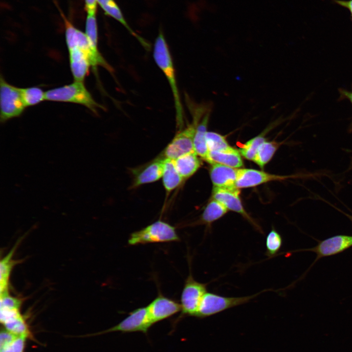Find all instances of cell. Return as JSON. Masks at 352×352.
Segmentation results:
<instances>
[{
  "label": "cell",
  "instance_id": "ac0fdd59",
  "mask_svg": "<svg viewBox=\"0 0 352 352\" xmlns=\"http://www.w3.org/2000/svg\"><path fill=\"white\" fill-rule=\"evenodd\" d=\"M164 158L153 161L147 165L135 176L133 187L154 182L162 177L164 169Z\"/></svg>",
  "mask_w": 352,
  "mask_h": 352
},
{
  "label": "cell",
  "instance_id": "ffe728a7",
  "mask_svg": "<svg viewBox=\"0 0 352 352\" xmlns=\"http://www.w3.org/2000/svg\"><path fill=\"white\" fill-rule=\"evenodd\" d=\"M198 156L195 152H192L173 159L176 170L183 179L192 176L199 168L201 163Z\"/></svg>",
  "mask_w": 352,
  "mask_h": 352
},
{
  "label": "cell",
  "instance_id": "e575fe53",
  "mask_svg": "<svg viewBox=\"0 0 352 352\" xmlns=\"http://www.w3.org/2000/svg\"><path fill=\"white\" fill-rule=\"evenodd\" d=\"M112 0H97V3L101 7L109 3Z\"/></svg>",
  "mask_w": 352,
  "mask_h": 352
},
{
  "label": "cell",
  "instance_id": "8fae6325",
  "mask_svg": "<svg viewBox=\"0 0 352 352\" xmlns=\"http://www.w3.org/2000/svg\"><path fill=\"white\" fill-rule=\"evenodd\" d=\"M70 68L75 81H84L94 62L91 55L78 47L68 49Z\"/></svg>",
  "mask_w": 352,
  "mask_h": 352
},
{
  "label": "cell",
  "instance_id": "3957f363",
  "mask_svg": "<svg viewBox=\"0 0 352 352\" xmlns=\"http://www.w3.org/2000/svg\"><path fill=\"white\" fill-rule=\"evenodd\" d=\"M180 238L176 228L158 220L142 229L132 233L128 240L131 245L150 243L178 242Z\"/></svg>",
  "mask_w": 352,
  "mask_h": 352
},
{
  "label": "cell",
  "instance_id": "ba28073f",
  "mask_svg": "<svg viewBox=\"0 0 352 352\" xmlns=\"http://www.w3.org/2000/svg\"><path fill=\"white\" fill-rule=\"evenodd\" d=\"M152 324L146 307L135 309L129 315L115 326L96 334L114 331L123 333L141 331L147 333Z\"/></svg>",
  "mask_w": 352,
  "mask_h": 352
},
{
  "label": "cell",
  "instance_id": "6da1fadb",
  "mask_svg": "<svg viewBox=\"0 0 352 352\" xmlns=\"http://www.w3.org/2000/svg\"><path fill=\"white\" fill-rule=\"evenodd\" d=\"M153 57L164 74L170 86L174 97L177 125L181 127L184 121L183 109L179 95L173 59L167 42L161 30L156 37L154 46Z\"/></svg>",
  "mask_w": 352,
  "mask_h": 352
},
{
  "label": "cell",
  "instance_id": "cb8c5ba5",
  "mask_svg": "<svg viewBox=\"0 0 352 352\" xmlns=\"http://www.w3.org/2000/svg\"><path fill=\"white\" fill-rule=\"evenodd\" d=\"M101 7L104 10L106 15H110L122 23L130 32V33L137 39V40L141 43L145 49H148L150 48L149 44L143 38L136 34L129 26L128 23L125 21L120 8L114 0H112L109 3L101 6Z\"/></svg>",
  "mask_w": 352,
  "mask_h": 352
},
{
  "label": "cell",
  "instance_id": "30bf717a",
  "mask_svg": "<svg viewBox=\"0 0 352 352\" xmlns=\"http://www.w3.org/2000/svg\"><path fill=\"white\" fill-rule=\"evenodd\" d=\"M147 308L153 325L171 317L181 310L180 304L161 293L158 294Z\"/></svg>",
  "mask_w": 352,
  "mask_h": 352
},
{
  "label": "cell",
  "instance_id": "7a4b0ae2",
  "mask_svg": "<svg viewBox=\"0 0 352 352\" xmlns=\"http://www.w3.org/2000/svg\"><path fill=\"white\" fill-rule=\"evenodd\" d=\"M45 100L82 105L94 113L103 108L94 99L83 81L74 80L70 84L45 91Z\"/></svg>",
  "mask_w": 352,
  "mask_h": 352
},
{
  "label": "cell",
  "instance_id": "f1b7e54d",
  "mask_svg": "<svg viewBox=\"0 0 352 352\" xmlns=\"http://www.w3.org/2000/svg\"><path fill=\"white\" fill-rule=\"evenodd\" d=\"M85 33L92 49L96 52L99 53L98 48V33L95 15H88Z\"/></svg>",
  "mask_w": 352,
  "mask_h": 352
},
{
  "label": "cell",
  "instance_id": "2e32d148",
  "mask_svg": "<svg viewBox=\"0 0 352 352\" xmlns=\"http://www.w3.org/2000/svg\"><path fill=\"white\" fill-rule=\"evenodd\" d=\"M238 169L220 164H213L210 169V176L215 187L234 188Z\"/></svg>",
  "mask_w": 352,
  "mask_h": 352
},
{
  "label": "cell",
  "instance_id": "484cf974",
  "mask_svg": "<svg viewBox=\"0 0 352 352\" xmlns=\"http://www.w3.org/2000/svg\"><path fill=\"white\" fill-rule=\"evenodd\" d=\"M21 91L26 107L35 106L45 100V92L38 87L21 88Z\"/></svg>",
  "mask_w": 352,
  "mask_h": 352
},
{
  "label": "cell",
  "instance_id": "836d02e7",
  "mask_svg": "<svg viewBox=\"0 0 352 352\" xmlns=\"http://www.w3.org/2000/svg\"><path fill=\"white\" fill-rule=\"evenodd\" d=\"M338 91L340 94V99H347L350 101L352 105V90H348L340 88L338 89Z\"/></svg>",
  "mask_w": 352,
  "mask_h": 352
},
{
  "label": "cell",
  "instance_id": "83f0119b",
  "mask_svg": "<svg viewBox=\"0 0 352 352\" xmlns=\"http://www.w3.org/2000/svg\"><path fill=\"white\" fill-rule=\"evenodd\" d=\"M283 244V240L281 235L272 228L268 233L265 241L266 255L272 257L278 253Z\"/></svg>",
  "mask_w": 352,
  "mask_h": 352
},
{
  "label": "cell",
  "instance_id": "5b68a950",
  "mask_svg": "<svg viewBox=\"0 0 352 352\" xmlns=\"http://www.w3.org/2000/svg\"><path fill=\"white\" fill-rule=\"evenodd\" d=\"M0 105L1 123L21 116L26 108L21 88L9 84L2 75L0 79Z\"/></svg>",
  "mask_w": 352,
  "mask_h": 352
},
{
  "label": "cell",
  "instance_id": "1f68e13d",
  "mask_svg": "<svg viewBox=\"0 0 352 352\" xmlns=\"http://www.w3.org/2000/svg\"><path fill=\"white\" fill-rule=\"evenodd\" d=\"M97 0H85V8L88 15H95Z\"/></svg>",
  "mask_w": 352,
  "mask_h": 352
},
{
  "label": "cell",
  "instance_id": "e0dca14e",
  "mask_svg": "<svg viewBox=\"0 0 352 352\" xmlns=\"http://www.w3.org/2000/svg\"><path fill=\"white\" fill-rule=\"evenodd\" d=\"M206 161L211 164H220L237 169L243 166L240 152L231 147L221 151L209 152Z\"/></svg>",
  "mask_w": 352,
  "mask_h": 352
},
{
  "label": "cell",
  "instance_id": "4fadbf2b",
  "mask_svg": "<svg viewBox=\"0 0 352 352\" xmlns=\"http://www.w3.org/2000/svg\"><path fill=\"white\" fill-rule=\"evenodd\" d=\"M212 198L220 202L228 210L241 214L255 225L243 207L240 198L239 189L214 187L212 191Z\"/></svg>",
  "mask_w": 352,
  "mask_h": 352
},
{
  "label": "cell",
  "instance_id": "f546056e",
  "mask_svg": "<svg viewBox=\"0 0 352 352\" xmlns=\"http://www.w3.org/2000/svg\"><path fill=\"white\" fill-rule=\"evenodd\" d=\"M206 137L209 152L221 151L230 147L225 137L218 133L207 132Z\"/></svg>",
  "mask_w": 352,
  "mask_h": 352
},
{
  "label": "cell",
  "instance_id": "d6a6232c",
  "mask_svg": "<svg viewBox=\"0 0 352 352\" xmlns=\"http://www.w3.org/2000/svg\"><path fill=\"white\" fill-rule=\"evenodd\" d=\"M337 4L347 8L350 11L352 17V0H332Z\"/></svg>",
  "mask_w": 352,
  "mask_h": 352
},
{
  "label": "cell",
  "instance_id": "7c38bea8",
  "mask_svg": "<svg viewBox=\"0 0 352 352\" xmlns=\"http://www.w3.org/2000/svg\"><path fill=\"white\" fill-rule=\"evenodd\" d=\"M288 176L269 174L252 169H239L235 186L237 188L254 187L268 181L285 179Z\"/></svg>",
  "mask_w": 352,
  "mask_h": 352
},
{
  "label": "cell",
  "instance_id": "7402d4cb",
  "mask_svg": "<svg viewBox=\"0 0 352 352\" xmlns=\"http://www.w3.org/2000/svg\"><path fill=\"white\" fill-rule=\"evenodd\" d=\"M162 181L167 192L175 189L183 180L178 172L173 159L164 157Z\"/></svg>",
  "mask_w": 352,
  "mask_h": 352
},
{
  "label": "cell",
  "instance_id": "d6986e66",
  "mask_svg": "<svg viewBox=\"0 0 352 352\" xmlns=\"http://www.w3.org/2000/svg\"><path fill=\"white\" fill-rule=\"evenodd\" d=\"M211 110L207 112L197 123L194 137V149L200 157L206 160L208 154L206 135Z\"/></svg>",
  "mask_w": 352,
  "mask_h": 352
},
{
  "label": "cell",
  "instance_id": "4dcf8cb0",
  "mask_svg": "<svg viewBox=\"0 0 352 352\" xmlns=\"http://www.w3.org/2000/svg\"><path fill=\"white\" fill-rule=\"evenodd\" d=\"M27 337L18 335L12 341L0 347V352H23Z\"/></svg>",
  "mask_w": 352,
  "mask_h": 352
},
{
  "label": "cell",
  "instance_id": "5bb4252c",
  "mask_svg": "<svg viewBox=\"0 0 352 352\" xmlns=\"http://www.w3.org/2000/svg\"><path fill=\"white\" fill-rule=\"evenodd\" d=\"M351 246L352 236L340 235L326 239L310 250L315 252L319 258L336 254Z\"/></svg>",
  "mask_w": 352,
  "mask_h": 352
},
{
  "label": "cell",
  "instance_id": "9a60e30c",
  "mask_svg": "<svg viewBox=\"0 0 352 352\" xmlns=\"http://www.w3.org/2000/svg\"><path fill=\"white\" fill-rule=\"evenodd\" d=\"M0 322L4 328L18 335L31 337L30 332L20 309L0 308Z\"/></svg>",
  "mask_w": 352,
  "mask_h": 352
},
{
  "label": "cell",
  "instance_id": "44dd1931",
  "mask_svg": "<svg viewBox=\"0 0 352 352\" xmlns=\"http://www.w3.org/2000/svg\"><path fill=\"white\" fill-rule=\"evenodd\" d=\"M20 241L18 242L0 262V293L8 291L9 281L12 270L19 261L13 259Z\"/></svg>",
  "mask_w": 352,
  "mask_h": 352
},
{
  "label": "cell",
  "instance_id": "d4e9b609",
  "mask_svg": "<svg viewBox=\"0 0 352 352\" xmlns=\"http://www.w3.org/2000/svg\"><path fill=\"white\" fill-rule=\"evenodd\" d=\"M277 148V143L264 141L260 146L253 161L263 168L271 159Z\"/></svg>",
  "mask_w": 352,
  "mask_h": 352
},
{
  "label": "cell",
  "instance_id": "52a82bcc",
  "mask_svg": "<svg viewBox=\"0 0 352 352\" xmlns=\"http://www.w3.org/2000/svg\"><path fill=\"white\" fill-rule=\"evenodd\" d=\"M207 284L199 283L194 279L191 273L185 281L181 293L180 317L195 316L201 300L207 292Z\"/></svg>",
  "mask_w": 352,
  "mask_h": 352
},
{
  "label": "cell",
  "instance_id": "9c48e42d",
  "mask_svg": "<svg viewBox=\"0 0 352 352\" xmlns=\"http://www.w3.org/2000/svg\"><path fill=\"white\" fill-rule=\"evenodd\" d=\"M66 40L68 49L78 47L89 53L93 58L97 66H101L110 72L112 68L106 62L100 52L94 51L91 48L86 33L76 28L67 20H65Z\"/></svg>",
  "mask_w": 352,
  "mask_h": 352
},
{
  "label": "cell",
  "instance_id": "277c9868",
  "mask_svg": "<svg viewBox=\"0 0 352 352\" xmlns=\"http://www.w3.org/2000/svg\"><path fill=\"white\" fill-rule=\"evenodd\" d=\"M266 291L264 290L252 295L237 297H225L207 292L203 296L195 317H209L234 307L244 304Z\"/></svg>",
  "mask_w": 352,
  "mask_h": 352
},
{
  "label": "cell",
  "instance_id": "8992f818",
  "mask_svg": "<svg viewBox=\"0 0 352 352\" xmlns=\"http://www.w3.org/2000/svg\"><path fill=\"white\" fill-rule=\"evenodd\" d=\"M193 121L185 128L180 130L164 150L165 158L175 159L185 154L195 152L194 137L198 122L201 116L193 114Z\"/></svg>",
  "mask_w": 352,
  "mask_h": 352
},
{
  "label": "cell",
  "instance_id": "603a6c76",
  "mask_svg": "<svg viewBox=\"0 0 352 352\" xmlns=\"http://www.w3.org/2000/svg\"><path fill=\"white\" fill-rule=\"evenodd\" d=\"M227 210L220 202L213 199L204 208L200 221L203 224L210 225L224 215Z\"/></svg>",
  "mask_w": 352,
  "mask_h": 352
},
{
  "label": "cell",
  "instance_id": "d590c367",
  "mask_svg": "<svg viewBox=\"0 0 352 352\" xmlns=\"http://www.w3.org/2000/svg\"><path fill=\"white\" fill-rule=\"evenodd\" d=\"M351 220L352 221V216L351 217Z\"/></svg>",
  "mask_w": 352,
  "mask_h": 352
},
{
  "label": "cell",
  "instance_id": "4316f807",
  "mask_svg": "<svg viewBox=\"0 0 352 352\" xmlns=\"http://www.w3.org/2000/svg\"><path fill=\"white\" fill-rule=\"evenodd\" d=\"M265 141V138L259 135L242 144L240 149V153L248 160H254L261 145Z\"/></svg>",
  "mask_w": 352,
  "mask_h": 352
}]
</instances>
